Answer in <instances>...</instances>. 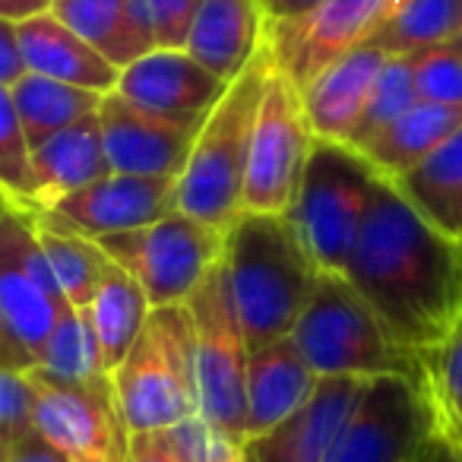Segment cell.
<instances>
[{
  "mask_svg": "<svg viewBox=\"0 0 462 462\" xmlns=\"http://www.w3.org/2000/svg\"><path fill=\"white\" fill-rule=\"evenodd\" d=\"M342 276L390 333L428 355L462 317V241L430 225L409 197L380 178Z\"/></svg>",
  "mask_w": 462,
  "mask_h": 462,
  "instance_id": "cell-1",
  "label": "cell"
},
{
  "mask_svg": "<svg viewBox=\"0 0 462 462\" xmlns=\"http://www.w3.org/2000/svg\"><path fill=\"white\" fill-rule=\"evenodd\" d=\"M222 266L251 352L295 333L323 276L289 212H241Z\"/></svg>",
  "mask_w": 462,
  "mask_h": 462,
  "instance_id": "cell-2",
  "label": "cell"
},
{
  "mask_svg": "<svg viewBox=\"0 0 462 462\" xmlns=\"http://www.w3.org/2000/svg\"><path fill=\"white\" fill-rule=\"evenodd\" d=\"M273 70L270 42L235 83L222 102L206 115L184 171L178 178V209L228 231L245 212V178L260 102Z\"/></svg>",
  "mask_w": 462,
  "mask_h": 462,
  "instance_id": "cell-3",
  "label": "cell"
},
{
  "mask_svg": "<svg viewBox=\"0 0 462 462\" xmlns=\"http://www.w3.org/2000/svg\"><path fill=\"white\" fill-rule=\"evenodd\" d=\"M291 339L320 380L411 377L424 386L421 355L390 333L377 310L342 273H323Z\"/></svg>",
  "mask_w": 462,
  "mask_h": 462,
  "instance_id": "cell-4",
  "label": "cell"
},
{
  "mask_svg": "<svg viewBox=\"0 0 462 462\" xmlns=\"http://www.w3.org/2000/svg\"><path fill=\"white\" fill-rule=\"evenodd\" d=\"M130 434L168 430L199 415L193 323L187 304L155 308L136 346L111 371Z\"/></svg>",
  "mask_w": 462,
  "mask_h": 462,
  "instance_id": "cell-5",
  "label": "cell"
},
{
  "mask_svg": "<svg viewBox=\"0 0 462 462\" xmlns=\"http://www.w3.org/2000/svg\"><path fill=\"white\" fill-rule=\"evenodd\" d=\"M70 301L42 251L29 209L4 199L0 222V365L39 371Z\"/></svg>",
  "mask_w": 462,
  "mask_h": 462,
  "instance_id": "cell-6",
  "label": "cell"
},
{
  "mask_svg": "<svg viewBox=\"0 0 462 462\" xmlns=\"http://www.w3.org/2000/svg\"><path fill=\"white\" fill-rule=\"evenodd\" d=\"M377 180V168L352 143H314L289 218L323 273H346Z\"/></svg>",
  "mask_w": 462,
  "mask_h": 462,
  "instance_id": "cell-7",
  "label": "cell"
},
{
  "mask_svg": "<svg viewBox=\"0 0 462 462\" xmlns=\"http://www.w3.org/2000/svg\"><path fill=\"white\" fill-rule=\"evenodd\" d=\"M193 323L199 415L218 437L245 443L247 430V367L251 342L231 301L228 276L218 263L187 301Z\"/></svg>",
  "mask_w": 462,
  "mask_h": 462,
  "instance_id": "cell-8",
  "label": "cell"
},
{
  "mask_svg": "<svg viewBox=\"0 0 462 462\" xmlns=\"http://www.w3.org/2000/svg\"><path fill=\"white\" fill-rule=\"evenodd\" d=\"M228 231L184 209H171L146 228L98 241L117 266L143 285L152 308H178L225 257Z\"/></svg>",
  "mask_w": 462,
  "mask_h": 462,
  "instance_id": "cell-9",
  "label": "cell"
},
{
  "mask_svg": "<svg viewBox=\"0 0 462 462\" xmlns=\"http://www.w3.org/2000/svg\"><path fill=\"white\" fill-rule=\"evenodd\" d=\"M317 140L301 89L273 58L247 155L245 212H289Z\"/></svg>",
  "mask_w": 462,
  "mask_h": 462,
  "instance_id": "cell-10",
  "label": "cell"
},
{
  "mask_svg": "<svg viewBox=\"0 0 462 462\" xmlns=\"http://www.w3.org/2000/svg\"><path fill=\"white\" fill-rule=\"evenodd\" d=\"M35 377V434L70 462H130L134 434L117 402L111 374L96 380Z\"/></svg>",
  "mask_w": 462,
  "mask_h": 462,
  "instance_id": "cell-11",
  "label": "cell"
},
{
  "mask_svg": "<svg viewBox=\"0 0 462 462\" xmlns=\"http://www.w3.org/2000/svg\"><path fill=\"white\" fill-rule=\"evenodd\" d=\"M437 415L411 377L367 380L329 462H424Z\"/></svg>",
  "mask_w": 462,
  "mask_h": 462,
  "instance_id": "cell-12",
  "label": "cell"
},
{
  "mask_svg": "<svg viewBox=\"0 0 462 462\" xmlns=\"http://www.w3.org/2000/svg\"><path fill=\"white\" fill-rule=\"evenodd\" d=\"M171 209H178V180L174 178H140V174L111 171L108 178L58 203L29 212L54 231L105 241L111 235L146 228Z\"/></svg>",
  "mask_w": 462,
  "mask_h": 462,
  "instance_id": "cell-13",
  "label": "cell"
},
{
  "mask_svg": "<svg viewBox=\"0 0 462 462\" xmlns=\"http://www.w3.org/2000/svg\"><path fill=\"white\" fill-rule=\"evenodd\" d=\"M393 0H323L301 20L270 26V51L298 86L361 45H371Z\"/></svg>",
  "mask_w": 462,
  "mask_h": 462,
  "instance_id": "cell-14",
  "label": "cell"
},
{
  "mask_svg": "<svg viewBox=\"0 0 462 462\" xmlns=\"http://www.w3.org/2000/svg\"><path fill=\"white\" fill-rule=\"evenodd\" d=\"M105 152L111 171L140 178H180L203 121H178L140 108L121 92H108L98 105Z\"/></svg>",
  "mask_w": 462,
  "mask_h": 462,
  "instance_id": "cell-15",
  "label": "cell"
},
{
  "mask_svg": "<svg viewBox=\"0 0 462 462\" xmlns=\"http://www.w3.org/2000/svg\"><path fill=\"white\" fill-rule=\"evenodd\" d=\"M365 386L361 377H323L301 411L241 443L247 462H329Z\"/></svg>",
  "mask_w": 462,
  "mask_h": 462,
  "instance_id": "cell-16",
  "label": "cell"
},
{
  "mask_svg": "<svg viewBox=\"0 0 462 462\" xmlns=\"http://www.w3.org/2000/svg\"><path fill=\"white\" fill-rule=\"evenodd\" d=\"M228 83L206 70L187 51L155 48L121 70L117 89L140 108L178 121H206L212 108L222 102Z\"/></svg>",
  "mask_w": 462,
  "mask_h": 462,
  "instance_id": "cell-17",
  "label": "cell"
},
{
  "mask_svg": "<svg viewBox=\"0 0 462 462\" xmlns=\"http://www.w3.org/2000/svg\"><path fill=\"white\" fill-rule=\"evenodd\" d=\"M270 20L260 0H199L184 51L225 83H235L266 48Z\"/></svg>",
  "mask_w": 462,
  "mask_h": 462,
  "instance_id": "cell-18",
  "label": "cell"
},
{
  "mask_svg": "<svg viewBox=\"0 0 462 462\" xmlns=\"http://www.w3.org/2000/svg\"><path fill=\"white\" fill-rule=\"evenodd\" d=\"M386 58L390 54L371 42V45L355 48L329 67H323L310 83L298 86L320 140L352 143V134L365 115L367 98H371Z\"/></svg>",
  "mask_w": 462,
  "mask_h": 462,
  "instance_id": "cell-19",
  "label": "cell"
},
{
  "mask_svg": "<svg viewBox=\"0 0 462 462\" xmlns=\"http://www.w3.org/2000/svg\"><path fill=\"white\" fill-rule=\"evenodd\" d=\"M320 377L298 352L295 339L273 342L266 348L251 352L247 367V430L245 440L260 437L266 430L289 421L295 411L314 399Z\"/></svg>",
  "mask_w": 462,
  "mask_h": 462,
  "instance_id": "cell-20",
  "label": "cell"
},
{
  "mask_svg": "<svg viewBox=\"0 0 462 462\" xmlns=\"http://www.w3.org/2000/svg\"><path fill=\"white\" fill-rule=\"evenodd\" d=\"M14 26L16 35H20L29 73H42V77L102 92V96L117 89L121 67H115L102 51H96L60 16L45 14L26 23H14Z\"/></svg>",
  "mask_w": 462,
  "mask_h": 462,
  "instance_id": "cell-21",
  "label": "cell"
},
{
  "mask_svg": "<svg viewBox=\"0 0 462 462\" xmlns=\"http://www.w3.org/2000/svg\"><path fill=\"white\" fill-rule=\"evenodd\" d=\"M35 171H39V206L35 209L108 178L111 162L105 152L98 115L83 117L73 127L60 130L51 140L35 146Z\"/></svg>",
  "mask_w": 462,
  "mask_h": 462,
  "instance_id": "cell-22",
  "label": "cell"
},
{
  "mask_svg": "<svg viewBox=\"0 0 462 462\" xmlns=\"http://www.w3.org/2000/svg\"><path fill=\"white\" fill-rule=\"evenodd\" d=\"M51 14L121 70L155 51L143 0H54Z\"/></svg>",
  "mask_w": 462,
  "mask_h": 462,
  "instance_id": "cell-23",
  "label": "cell"
},
{
  "mask_svg": "<svg viewBox=\"0 0 462 462\" xmlns=\"http://www.w3.org/2000/svg\"><path fill=\"white\" fill-rule=\"evenodd\" d=\"M462 130V108L434 102H415L402 117L380 130L371 143L361 146V155L377 168L380 178H402L421 165L434 149H440L453 134Z\"/></svg>",
  "mask_w": 462,
  "mask_h": 462,
  "instance_id": "cell-24",
  "label": "cell"
},
{
  "mask_svg": "<svg viewBox=\"0 0 462 462\" xmlns=\"http://www.w3.org/2000/svg\"><path fill=\"white\" fill-rule=\"evenodd\" d=\"M86 310H89L92 329H96L105 371L111 374L136 346L155 308L149 304L143 285L124 266L111 260L108 273H105L102 285H98L96 298Z\"/></svg>",
  "mask_w": 462,
  "mask_h": 462,
  "instance_id": "cell-25",
  "label": "cell"
},
{
  "mask_svg": "<svg viewBox=\"0 0 462 462\" xmlns=\"http://www.w3.org/2000/svg\"><path fill=\"white\" fill-rule=\"evenodd\" d=\"M4 92L14 102L32 149L51 140L60 130L73 127L83 117L98 115V105L105 98L102 92L79 89V86L60 83V79L42 77V73H26L20 83H14Z\"/></svg>",
  "mask_w": 462,
  "mask_h": 462,
  "instance_id": "cell-26",
  "label": "cell"
},
{
  "mask_svg": "<svg viewBox=\"0 0 462 462\" xmlns=\"http://www.w3.org/2000/svg\"><path fill=\"white\" fill-rule=\"evenodd\" d=\"M393 184L430 225L449 238H462V130Z\"/></svg>",
  "mask_w": 462,
  "mask_h": 462,
  "instance_id": "cell-27",
  "label": "cell"
},
{
  "mask_svg": "<svg viewBox=\"0 0 462 462\" xmlns=\"http://www.w3.org/2000/svg\"><path fill=\"white\" fill-rule=\"evenodd\" d=\"M462 29V0H393L374 45L386 54H421L449 45Z\"/></svg>",
  "mask_w": 462,
  "mask_h": 462,
  "instance_id": "cell-28",
  "label": "cell"
},
{
  "mask_svg": "<svg viewBox=\"0 0 462 462\" xmlns=\"http://www.w3.org/2000/svg\"><path fill=\"white\" fill-rule=\"evenodd\" d=\"M35 231H39L42 251H45L48 263H51L54 276H58L64 298L73 308L86 310L92 304V298H96L105 273H108L111 257L98 241L70 235V231H54L48 225H42L39 218H35Z\"/></svg>",
  "mask_w": 462,
  "mask_h": 462,
  "instance_id": "cell-29",
  "label": "cell"
},
{
  "mask_svg": "<svg viewBox=\"0 0 462 462\" xmlns=\"http://www.w3.org/2000/svg\"><path fill=\"white\" fill-rule=\"evenodd\" d=\"M39 371L60 380H96L108 374L102 352H98L89 310H79L73 304L64 310V317H60L51 333V342H48L45 361H42Z\"/></svg>",
  "mask_w": 462,
  "mask_h": 462,
  "instance_id": "cell-30",
  "label": "cell"
},
{
  "mask_svg": "<svg viewBox=\"0 0 462 462\" xmlns=\"http://www.w3.org/2000/svg\"><path fill=\"white\" fill-rule=\"evenodd\" d=\"M415 102H421L415 86V54H390L377 83H374L365 115L352 134V146L361 149L365 143H371L380 130H386L396 117H402Z\"/></svg>",
  "mask_w": 462,
  "mask_h": 462,
  "instance_id": "cell-31",
  "label": "cell"
},
{
  "mask_svg": "<svg viewBox=\"0 0 462 462\" xmlns=\"http://www.w3.org/2000/svg\"><path fill=\"white\" fill-rule=\"evenodd\" d=\"M0 187L4 199L23 209L39 206V171H35V149L29 143L14 102L0 89Z\"/></svg>",
  "mask_w": 462,
  "mask_h": 462,
  "instance_id": "cell-32",
  "label": "cell"
},
{
  "mask_svg": "<svg viewBox=\"0 0 462 462\" xmlns=\"http://www.w3.org/2000/svg\"><path fill=\"white\" fill-rule=\"evenodd\" d=\"M424 393L434 405L437 428L453 434L462 421V317L437 348L424 355Z\"/></svg>",
  "mask_w": 462,
  "mask_h": 462,
  "instance_id": "cell-33",
  "label": "cell"
},
{
  "mask_svg": "<svg viewBox=\"0 0 462 462\" xmlns=\"http://www.w3.org/2000/svg\"><path fill=\"white\" fill-rule=\"evenodd\" d=\"M35 377L32 371L0 367V453L35 434Z\"/></svg>",
  "mask_w": 462,
  "mask_h": 462,
  "instance_id": "cell-34",
  "label": "cell"
},
{
  "mask_svg": "<svg viewBox=\"0 0 462 462\" xmlns=\"http://www.w3.org/2000/svg\"><path fill=\"white\" fill-rule=\"evenodd\" d=\"M415 86L421 102L462 108V54L453 45L415 54Z\"/></svg>",
  "mask_w": 462,
  "mask_h": 462,
  "instance_id": "cell-35",
  "label": "cell"
},
{
  "mask_svg": "<svg viewBox=\"0 0 462 462\" xmlns=\"http://www.w3.org/2000/svg\"><path fill=\"white\" fill-rule=\"evenodd\" d=\"M197 10L199 0H143V14H146L155 48L184 51Z\"/></svg>",
  "mask_w": 462,
  "mask_h": 462,
  "instance_id": "cell-36",
  "label": "cell"
},
{
  "mask_svg": "<svg viewBox=\"0 0 462 462\" xmlns=\"http://www.w3.org/2000/svg\"><path fill=\"white\" fill-rule=\"evenodd\" d=\"M130 462H190V459L178 447L171 430H149V434H134Z\"/></svg>",
  "mask_w": 462,
  "mask_h": 462,
  "instance_id": "cell-37",
  "label": "cell"
},
{
  "mask_svg": "<svg viewBox=\"0 0 462 462\" xmlns=\"http://www.w3.org/2000/svg\"><path fill=\"white\" fill-rule=\"evenodd\" d=\"M29 73L26 58H23V45L16 26L7 20H0V89H10Z\"/></svg>",
  "mask_w": 462,
  "mask_h": 462,
  "instance_id": "cell-38",
  "label": "cell"
},
{
  "mask_svg": "<svg viewBox=\"0 0 462 462\" xmlns=\"http://www.w3.org/2000/svg\"><path fill=\"white\" fill-rule=\"evenodd\" d=\"M0 462H70V459H67V456H60L58 449L45 440V437L32 434V437H26L23 443H16L14 449L0 453Z\"/></svg>",
  "mask_w": 462,
  "mask_h": 462,
  "instance_id": "cell-39",
  "label": "cell"
},
{
  "mask_svg": "<svg viewBox=\"0 0 462 462\" xmlns=\"http://www.w3.org/2000/svg\"><path fill=\"white\" fill-rule=\"evenodd\" d=\"M263 4V14L270 20V26H282V23L301 20L314 7H320L323 0H260Z\"/></svg>",
  "mask_w": 462,
  "mask_h": 462,
  "instance_id": "cell-40",
  "label": "cell"
},
{
  "mask_svg": "<svg viewBox=\"0 0 462 462\" xmlns=\"http://www.w3.org/2000/svg\"><path fill=\"white\" fill-rule=\"evenodd\" d=\"M54 0H0V20L7 23H26L35 16L51 14Z\"/></svg>",
  "mask_w": 462,
  "mask_h": 462,
  "instance_id": "cell-41",
  "label": "cell"
},
{
  "mask_svg": "<svg viewBox=\"0 0 462 462\" xmlns=\"http://www.w3.org/2000/svg\"><path fill=\"white\" fill-rule=\"evenodd\" d=\"M424 462H462V447L453 440V437H447L440 428H437V434L430 437V447H428Z\"/></svg>",
  "mask_w": 462,
  "mask_h": 462,
  "instance_id": "cell-42",
  "label": "cell"
},
{
  "mask_svg": "<svg viewBox=\"0 0 462 462\" xmlns=\"http://www.w3.org/2000/svg\"><path fill=\"white\" fill-rule=\"evenodd\" d=\"M209 462H247V456H245V447H241V443L218 437V443H216V449H212Z\"/></svg>",
  "mask_w": 462,
  "mask_h": 462,
  "instance_id": "cell-43",
  "label": "cell"
},
{
  "mask_svg": "<svg viewBox=\"0 0 462 462\" xmlns=\"http://www.w3.org/2000/svg\"><path fill=\"white\" fill-rule=\"evenodd\" d=\"M449 45H453V48H456V51H459V54H462V29H459V32H456V39H453V42H449Z\"/></svg>",
  "mask_w": 462,
  "mask_h": 462,
  "instance_id": "cell-44",
  "label": "cell"
},
{
  "mask_svg": "<svg viewBox=\"0 0 462 462\" xmlns=\"http://www.w3.org/2000/svg\"><path fill=\"white\" fill-rule=\"evenodd\" d=\"M447 437H453V440H456V443H459V447H462V421H459V428H456L453 434H447Z\"/></svg>",
  "mask_w": 462,
  "mask_h": 462,
  "instance_id": "cell-45",
  "label": "cell"
},
{
  "mask_svg": "<svg viewBox=\"0 0 462 462\" xmlns=\"http://www.w3.org/2000/svg\"><path fill=\"white\" fill-rule=\"evenodd\" d=\"M459 241H462V238H459Z\"/></svg>",
  "mask_w": 462,
  "mask_h": 462,
  "instance_id": "cell-46",
  "label": "cell"
}]
</instances>
